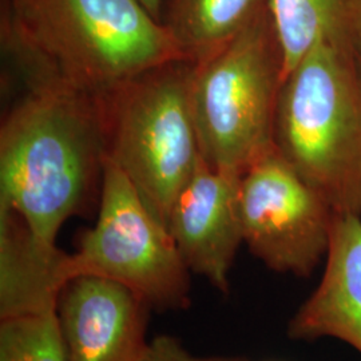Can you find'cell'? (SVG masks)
<instances>
[{"label":"cell","mask_w":361,"mask_h":361,"mask_svg":"<svg viewBox=\"0 0 361 361\" xmlns=\"http://www.w3.org/2000/svg\"><path fill=\"white\" fill-rule=\"evenodd\" d=\"M0 37L23 86L91 97L183 59L140 0H1Z\"/></svg>","instance_id":"1"},{"label":"cell","mask_w":361,"mask_h":361,"mask_svg":"<svg viewBox=\"0 0 361 361\" xmlns=\"http://www.w3.org/2000/svg\"><path fill=\"white\" fill-rule=\"evenodd\" d=\"M0 129V204L16 212L46 245L102 182V97L31 85Z\"/></svg>","instance_id":"2"},{"label":"cell","mask_w":361,"mask_h":361,"mask_svg":"<svg viewBox=\"0 0 361 361\" xmlns=\"http://www.w3.org/2000/svg\"><path fill=\"white\" fill-rule=\"evenodd\" d=\"M273 146L336 213L361 216V73L355 51L320 42L286 74Z\"/></svg>","instance_id":"3"},{"label":"cell","mask_w":361,"mask_h":361,"mask_svg":"<svg viewBox=\"0 0 361 361\" xmlns=\"http://www.w3.org/2000/svg\"><path fill=\"white\" fill-rule=\"evenodd\" d=\"M192 73V62L171 61L102 97L106 158L128 176L166 226L171 207L201 159Z\"/></svg>","instance_id":"4"},{"label":"cell","mask_w":361,"mask_h":361,"mask_svg":"<svg viewBox=\"0 0 361 361\" xmlns=\"http://www.w3.org/2000/svg\"><path fill=\"white\" fill-rule=\"evenodd\" d=\"M285 59L271 7L219 52L193 63L192 110L202 158L244 174L273 149Z\"/></svg>","instance_id":"5"},{"label":"cell","mask_w":361,"mask_h":361,"mask_svg":"<svg viewBox=\"0 0 361 361\" xmlns=\"http://www.w3.org/2000/svg\"><path fill=\"white\" fill-rule=\"evenodd\" d=\"M67 280L92 276L125 285L155 308L189 305V269L168 226L155 217L128 176L106 158L101 207L66 259Z\"/></svg>","instance_id":"6"},{"label":"cell","mask_w":361,"mask_h":361,"mask_svg":"<svg viewBox=\"0 0 361 361\" xmlns=\"http://www.w3.org/2000/svg\"><path fill=\"white\" fill-rule=\"evenodd\" d=\"M243 240L269 269L310 277L326 257L336 212L277 150L241 177Z\"/></svg>","instance_id":"7"},{"label":"cell","mask_w":361,"mask_h":361,"mask_svg":"<svg viewBox=\"0 0 361 361\" xmlns=\"http://www.w3.org/2000/svg\"><path fill=\"white\" fill-rule=\"evenodd\" d=\"M243 174L201 159L178 194L168 229L189 271L228 293L229 271L243 240L240 185Z\"/></svg>","instance_id":"8"},{"label":"cell","mask_w":361,"mask_h":361,"mask_svg":"<svg viewBox=\"0 0 361 361\" xmlns=\"http://www.w3.org/2000/svg\"><path fill=\"white\" fill-rule=\"evenodd\" d=\"M150 305L125 285L92 276L70 280L56 313L67 361H140Z\"/></svg>","instance_id":"9"},{"label":"cell","mask_w":361,"mask_h":361,"mask_svg":"<svg viewBox=\"0 0 361 361\" xmlns=\"http://www.w3.org/2000/svg\"><path fill=\"white\" fill-rule=\"evenodd\" d=\"M288 335L297 341L334 337L361 355V216L336 213L322 281Z\"/></svg>","instance_id":"10"},{"label":"cell","mask_w":361,"mask_h":361,"mask_svg":"<svg viewBox=\"0 0 361 361\" xmlns=\"http://www.w3.org/2000/svg\"><path fill=\"white\" fill-rule=\"evenodd\" d=\"M67 256L39 241L16 212L0 204V319L56 310L68 283Z\"/></svg>","instance_id":"11"},{"label":"cell","mask_w":361,"mask_h":361,"mask_svg":"<svg viewBox=\"0 0 361 361\" xmlns=\"http://www.w3.org/2000/svg\"><path fill=\"white\" fill-rule=\"evenodd\" d=\"M269 7L271 0H164L161 23L182 58L200 63L229 44Z\"/></svg>","instance_id":"12"},{"label":"cell","mask_w":361,"mask_h":361,"mask_svg":"<svg viewBox=\"0 0 361 361\" xmlns=\"http://www.w3.org/2000/svg\"><path fill=\"white\" fill-rule=\"evenodd\" d=\"M285 59V77L323 42L355 51L361 37V0H271Z\"/></svg>","instance_id":"13"},{"label":"cell","mask_w":361,"mask_h":361,"mask_svg":"<svg viewBox=\"0 0 361 361\" xmlns=\"http://www.w3.org/2000/svg\"><path fill=\"white\" fill-rule=\"evenodd\" d=\"M0 361H67L56 310L1 319Z\"/></svg>","instance_id":"14"},{"label":"cell","mask_w":361,"mask_h":361,"mask_svg":"<svg viewBox=\"0 0 361 361\" xmlns=\"http://www.w3.org/2000/svg\"><path fill=\"white\" fill-rule=\"evenodd\" d=\"M140 361H246L240 357H195L183 348L178 340L170 336H158L152 340Z\"/></svg>","instance_id":"15"},{"label":"cell","mask_w":361,"mask_h":361,"mask_svg":"<svg viewBox=\"0 0 361 361\" xmlns=\"http://www.w3.org/2000/svg\"><path fill=\"white\" fill-rule=\"evenodd\" d=\"M143 7L149 11L152 16H154L155 19L161 23V13H162V6H164V0H140Z\"/></svg>","instance_id":"16"},{"label":"cell","mask_w":361,"mask_h":361,"mask_svg":"<svg viewBox=\"0 0 361 361\" xmlns=\"http://www.w3.org/2000/svg\"><path fill=\"white\" fill-rule=\"evenodd\" d=\"M355 56H356V62H357V66H359V70H360L361 73V37L359 39V42H357L356 50H355Z\"/></svg>","instance_id":"17"}]
</instances>
